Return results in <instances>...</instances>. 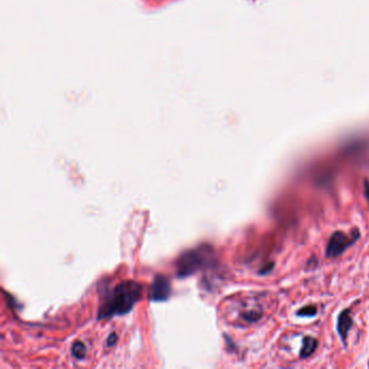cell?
<instances>
[{"label": "cell", "instance_id": "cell-2", "mask_svg": "<svg viewBox=\"0 0 369 369\" xmlns=\"http://www.w3.org/2000/svg\"><path fill=\"white\" fill-rule=\"evenodd\" d=\"M211 257L209 256L208 248H200L195 250H190L187 254L181 256L178 262V273L179 276L184 277L191 275L194 272L205 266Z\"/></svg>", "mask_w": 369, "mask_h": 369}, {"label": "cell", "instance_id": "cell-8", "mask_svg": "<svg viewBox=\"0 0 369 369\" xmlns=\"http://www.w3.org/2000/svg\"><path fill=\"white\" fill-rule=\"evenodd\" d=\"M72 352L76 358H83L86 355V346L83 342H75L72 347Z\"/></svg>", "mask_w": 369, "mask_h": 369}, {"label": "cell", "instance_id": "cell-6", "mask_svg": "<svg viewBox=\"0 0 369 369\" xmlns=\"http://www.w3.org/2000/svg\"><path fill=\"white\" fill-rule=\"evenodd\" d=\"M317 347V341L313 337H305L302 342V347L300 351V357L306 358L312 355Z\"/></svg>", "mask_w": 369, "mask_h": 369}, {"label": "cell", "instance_id": "cell-1", "mask_svg": "<svg viewBox=\"0 0 369 369\" xmlns=\"http://www.w3.org/2000/svg\"><path fill=\"white\" fill-rule=\"evenodd\" d=\"M142 297V286L135 281H125L116 286L99 311V318L127 314Z\"/></svg>", "mask_w": 369, "mask_h": 369}, {"label": "cell", "instance_id": "cell-3", "mask_svg": "<svg viewBox=\"0 0 369 369\" xmlns=\"http://www.w3.org/2000/svg\"><path fill=\"white\" fill-rule=\"evenodd\" d=\"M359 237L358 231L354 230L351 236H347L341 231H337L330 237L326 248L327 258H337L342 255L347 247L351 246Z\"/></svg>", "mask_w": 369, "mask_h": 369}, {"label": "cell", "instance_id": "cell-9", "mask_svg": "<svg viewBox=\"0 0 369 369\" xmlns=\"http://www.w3.org/2000/svg\"><path fill=\"white\" fill-rule=\"evenodd\" d=\"M262 316L261 312H257V311H249V312H246L245 314H242V318L248 320L250 323H254L256 320L260 319Z\"/></svg>", "mask_w": 369, "mask_h": 369}, {"label": "cell", "instance_id": "cell-11", "mask_svg": "<svg viewBox=\"0 0 369 369\" xmlns=\"http://www.w3.org/2000/svg\"><path fill=\"white\" fill-rule=\"evenodd\" d=\"M364 190H365V196L369 203V181L368 180L364 181Z\"/></svg>", "mask_w": 369, "mask_h": 369}, {"label": "cell", "instance_id": "cell-7", "mask_svg": "<svg viewBox=\"0 0 369 369\" xmlns=\"http://www.w3.org/2000/svg\"><path fill=\"white\" fill-rule=\"evenodd\" d=\"M317 313V309L314 305H305L303 308H301L298 311V316H303V317H312L314 315H316Z\"/></svg>", "mask_w": 369, "mask_h": 369}, {"label": "cell", "instance_id": "cell-5", "mask_svg": "<svg viewBox=\"0 0 369 369\" xmlns=\"http://www.w3.org/2000/svg\"><path fill=\"white\" fill-rule=\"evenodd\" d=\"M352 325H353V319L351 316V310L346 309L339 314V317L337 320V330H338L340 338H341L343 343L346 342V338H347L350 329L352 328Z\"/></svg>", "mask_w": 369, "mask_h": 369}, {"label": "cell", "instance_id": "cell-4", "mask_svg": "<svg viewBox=\"0 0 369 369\" xmlns=\"http://www.w3.org/2000/svg\"><path fill=\"white\" fill-rule=\"evenodd\" d=\"M171 294L170 283L167 277L157 275L154 278L150 289V298L152 301H165Z\"/></svg>", "mask_w": 369, "mask_h": 369}, {"label": "cell", "instance_id": "cell-10", "mask_svg": "<svg viewBox=\"0 0 369 369\" xmlns=\"http://www.w3.org/2000/svg\"><path fill=\"white\" fill-rule=\"evenodd\" d=\"M116 340H117V336H116V334H111V336L108 339V345L109 346L114 345L115 342H116Z\"/></svg>", "mask_w": 369, "mask_h": 369}]
</instances>
